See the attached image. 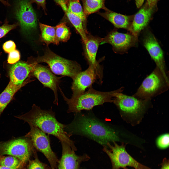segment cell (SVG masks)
<instances>
[{"instance_id": "32", "label": "cell", "mask_w": 169, "mask_h": 169, "mask_svg": "<svg viewBox=\"0 0 169 169\" xmlns=\"http://www.w3.org/2000/svg\"><path fill=\"white\" fill-rule=\"evenodd\" d=\"M29 3L31 4L33 3H35L38 8L41 7L44 12H45L46 8V0H30Z\"/></svg>"}, {"instance_id": "31", "label": "cell", "mask_w": 169, "mask_h": 169, "mask_svg": "<svg viewBox=\"0 0 169 169\" xmlns=\"http://www.w3.org/2000/svg\"><path fill=\"white\" fill-rule=\"evenodd\" d=\"M3 47L5 52L9 54L15 50L16 45L13 41L9 40L4 43Z\"/></svg>"}, {"instance_id": "8", "label": "cell", "mask_w": 169, "mask_h": 169, "mask_svg": "<svg viewBox=\"0 0 169 169\" xmlns=\"http://www.w3.org/2000/svg\"><path fill=\"white\" fill-rule=\"evenodd\" d=\"M34 148L30 139L25 137L0 142V155L15 157L23 165L29 159Z\"/></svg>"}, {"instance_id": "30", "label": "cell", "mask_w": 169, "mask_h": 169, "mask_svg": "<svg viewBox=\"0 0 169 169\" xmlns=\"http://www.w3.org/2000/svg\"><path fill=\"white\" fill-rule=\"evenodd\" d=\"M20 58L19 51L17 50H15L9 53L7 60L8 62L10 64H14L18 61Z\"/></svg>"}, {"instance_id": "12", "label": "cell", "mask_w": 169, "mask_h": 169, "mask_svg": "<svg viewBox=\"0 0 169 169\" xmlns=\"http://www.w3.org/2000/svg\"><path fill=\"white\" fill-rule=\"evenodd\" d=\"M33 69L29 75L37 78L45 87L51 89L54 92V103L58 104V88L62 77H58L54 74L46 66L31 61Z\"/></svg>"}, {"instance_id": "7", "label": "cell", "mask_w": 169, "mask_h": 169, "mask_svg": "<svg viewBox=\"0 0 169 169\" xmlns=\"http://www.w3.org/2000/svg\"><path fill=\"white\" fill-rule=\"evenodd\" d=\"M113 142V145L108 143L107 146H103V149L110 159L112 169H120L127 166L135 169H152L139 163L132 157L127 151L124 143H122L119 145L116 142Z\"/></svg>"}, {"instance_id": "34", "label": "cell", "mask_w": 169, "mask_h": 169, "mask_svg": "<svg viewBox=\"0 0 169 169\" xmlns=\"http://www.w3.org/2000/svg\"><path fill=\"white\" fill-rule=\"evenodd\" d=\"M161 167L160 169H169V160L166 158H164L161 164Z\"/></svg>"}, {"instance_id": "3", "label": "cell", "mask_w": 169, "mask_h": 169, "mask_svg": "<svg viewBox=\"0 0 169 169\" xmlns=\"http://www.w3.org/2000/svg\"><path fill=\"white\" fill-rule=\"evenodd\" d=\"M61 93L68 105V113H80L83 110H90L96 106L106 103H112L116 90L102 92L96 90L92 86L79 96L69 99L65 96L60 88Z\"/></svg>"}, {"instance_id": "4", "label": "cell", "mask_w": 169, "mask_h": 169, "mask_svg": "<svg viewBox=\"0 0 169 169\" xmlns=\"http://www.w3.org/2000/svg\"><path fill=\"white\" fill-rule=\"evenodd\" d=\"M123 91L122 87L116 90L112 102L122 116L131 119H138L148 107L150 100L139 99L123 94Z\"/></svg>"}, {"instance_id": "25", "label": "cell", "mask_w": 169, "mask_h": 169, "mask_svg": "<svg viewBox=\"0 0 169 169\" xmlns=\"http://www.w3.org/2000/svg\"><path fill=\"white\" fill-rule=\"evenodd\" d=\"M56 27V37L58 42L67 41L69 38L71 33L66 23H61Z\"/></svg>"}, {"instance_id": "38", "label": "cell", "mask_w": 169, "mask_h": 169, "mask_svg": "<svg viewBox=\"0 0 169 169\" xmlns=\"http://www.w3.org/2000/svg\"><path fill=\"white\" fill-rule=\"evenodd\" d=\"M46 169H51V168L48 167L47 165H46Z\"/></svg>"}, {"instance_id": "20", "label": "cell", "mask_w": 169, "mask_h": 169, "mask_svg": "<svg viewBox=\"0 0 169 169\" xmlns=\"http://www.w3.org/2000/svg\"><path fill=\"white\" fill-rule=\"evenodd\" d=\"M54 1L62 8L69 20L80 35L83 42L85 43L87 40L88 34L84 28V23L83 20L68 10L64 0H54Z\"/></svg>"}, {"instance_id": "24", "label": "cell", "mask_w": 169, "mask_h": 169, "mask_svg": "<svg viewBox=\"0 0 169 169\" xmlns=\"http://www.w3.org/2000/svg\"><path fill=\"white\" fill-rule=\"evenodd\" d=\"M68 10L70 12L80 17L85 23L87 16L80 3V0H64Z\"/></svg>"}, {"instance_id": "5", "label": "cell", "mask_w": 169, "mask_h": 169, "mask_svg": "<svg viewBox=\"0 0 169 169\" xmlns=\"http://www.w3.org/2000/svg\"><path fill=\"white\" fill-rule=\"evenodd\" d=\"M34 61L38 63H45L54 74L68 76L72 79L82 71L81 66L76 61L63 58L49 50Z\"/></svg>"}, {"instance_id": "16", "label": "cell", "mask_w": 169, "mask_h": 169, "mask_svg": "<svg viewBox=\"0 0 169 169\" xmlns=\"http://www.w3.org/2000/svg\"><path fill=\"white\" fill-rule=\"evenodd\" d=\"M156 9V8L149 7L146 3L134 15L129 31L138 37L141 31L148 25Z\"/></svg>"}, {"instance_id": "11", "label": "cell", "mask_w": 169, "mask_h": 169, "mask_svg": "<svg viewBox=\"0 0 169 169\" xmlns=\"http://www.w3.org/2000/svg\"><path fill=\"white\" fill-rule=\"evenodd\" d=\"M137 37L130 32L123 33L114 30L102 38L100 44H109L112 46L114 52L122 54L127 52L131 47L136 45Z\"/></svg>"}, {"instance_id": "2", "label": "cell", "mask_w": 169, "mask_h": 169, "mask_svg": "<svg viewBox=\"0 0 169 169\" xmlns=\"http://www.w3.org/2000/svg\"><path fill=\"white\" fill-rule=\"evenodd\" d=\"M15 117L29 125L36 127L45 133L55 136L61 142L67 143L73 150L77 151L74 142L70 138V136L65 130V125L57 120L51 109L43 110L34 104L29 112Z\"/></svg>"}, {"instance_id": "13", "label": "cell", "mask_w": 169, "mask_h": 169, "mask_svg": "<svg viewBox=\"0 0 169 169\" xmlns=\"http://www.w3.org/2000/svg\"><path fill=\"white\" fill-rule=\"evenodd\" d=\"M71 89L72 96L80 95L85 91L87 88L92 86L97 80L100 83L101 79L96 69L93 66L89 65L88 68L81 71L72 79Z\"/></svg>"}, {"instance_id": "37", "label": "cell", "mask_w": 169, "mask_h": 169, "mask_svg": "<svg viewBox=\"0 0 169 169\" xmlns=\"http://www.w3.org/2000/svg\"><path fill=\"white\" fill-rule=\"evenodd\" d=\"M0 169H12L4 166L0 165Z\"/></svg>"}, {"instance_id": "22", "label": "cell", "mask_w": 169, "mask_h": 169, "mask_svg": "<svg viewBox=\"0 0 169 169\" xmlns=\"http://www.w3.org/2000/svg\"><path fill=\"white\" fill-rule=\"evenodd\" d=\"M41 40L48 45L51 43L58 44L56 35V27L39 23Z\"/></svg>"}, {"instance_id": "39", "label": "cell", "mask_w": 169, "mask_h": 169, "mask_svg": "<svg viewBox=\"0 0 169 169\" xmlns=\"http://www.w3.org/2000/svg\"><path fill=\"white\" fill-rule=\"evenodd\" d=\"M123 169H128L127 167L124 168H123Z\"/></svg>"}, {"instance_id": "14", "label": "cell", "mask_w": 169, "mask_h": 169, "mask_svg": "<svg viewBox=\"0 0 169 169\" xmlns=\"http://www.w3.org/2000/svg\"><path fill=\"white\" fill-rule=\"evenodd\" d=\"M145 32L143 40L144 46L155 63L156 67L160 70L166 79L169 81L163 51L152 33L148 30Z\"/></svg>"}, {"instance_id": "19", "label": "cell", "mask_w": 169, "mask_h": 169, "mask_svg": "<svg viewBox=\"0 0 169 169\" xmlns=\"http://www.w3.org/2000/svg\"><path fill=\"white\" fill-rule=\"evenodd\" d=\"M103 12L98 14L109 21L117 28H123L129 31L134 15H127L115 12L106 8Z\"/></svg>"}, {"instance_id": "10", "label": "cell", "mask_w": 169, "mask_h": 169, "mask_svg": "<svg viewBox=\"0 0 169 169\" xmlns=\"http://www.w3.org/2000/svg\"><path fill=\"white\" fill-rule=\"evenodd\" d=\"M28 0H16L14 7L15 17L22 31L27 32L35 29L37 25L36 14Z\"/></svg>"}, {"instance_id": "23", "label": "cell", "mask_w": 169, "mask_h": 169, "mask_svg": "<svg viewBox=\"0 0 169 169\" xmlns=\"http://www.w3.org/2000/svg\"><path fill=\"white\" fill-rule=\"evenodd\" d=\"M105 0H82L85 15L87 17L101 9L105 10L106 8L105 5Z\"/></svg>"}, {"instance_id": "40", "label": "cell", "mask_w": 169, "mask_h": 169, "mask_svg": "<svg viewBox=\"0 0 169 169\" xmlns=\"http://www.w3.org/2000/svg\"><path fill=\"white\" fill-rule=\"evenodd\" d=\"M1 54V53H0V55Z\"/></svg>"}, {"instance_id": "33", "label": "cell", "mask_w": 169, "mask_h": 169, "mask_svg": "<svg viewBox=\"0 0 169 169\" xmlns=\"http://www.w3.org/2000/svg\"><path fill=\"white\" fill-rule=\"evenodd\" d=\"M158 0H147L146 3L149 7L151 8H156L157 3Z\"/></svg>"}, {"instance_id": "6", "label": "cell", "mask_w": 169, "mask_h": 169, "mask_svg": "<svg viewBox=\"0 0 169 169\" xmlns=\"http://www.w3.org/2000/svg\"><path fill=\"white\" fill-rule=\"evenodd\" d=\"M169 81L157 67L144 80L133 96L141 100H151L167 91Z\"/></svg>"}, {"instance_id": "35", "label": "cell", "mask_w": 169, "mask_h": 169, "mask_svg": "<svg viewBox=\"0 0 169 169\" xmlns=\"http://www.w3.org/2000/svg\"><path fill=\"white\" fill-rule=\"evenodd\" d=\"M135 0L137 7L139 8L142 5L144 0Z\"/></svg>"}, {"instance_id": "21", "label": "cell", "mask_w": 169, "mask_h": 169, "mask_svg": "<svg viewBox=\"0 0 169 169\" xmlns=\"http://www.w3.org/2000/svg\"><path fill=\"white\" fill-rule=\"evenodd\" d=\"M30 81L29 79H28L26 80L22 84L16 85L10 81L5 89L0 94V116L15 93Z\"/></svg>"}, {"instance_id": "18", "label": "cell", "mask_w": 169, "mask_h": 169, "mask_svg": "<svg viewBox=\"0 0 169 169\" xmlns=\"http://www.w3.org/2000/svg\"><path fill=\"white\" fill-rule=\"evenodd\" d=\"M32 69L31 61H20L13 64L9 71L10 81L16 85L22 84L29 75Z\"/></svg>"}, {"instance_id": "28", "label": "cell", "mask_w": 169, "mask_h": 169, "mask_svg": "<svg viewBox=\"0 0 169 169\" xmlns=\"http://www.w3.org/2000/svg\"><path fill=\"white\" fill-rule=\"evenodd\" d=\"M169 137L168 134H163L159 136L156 141V144L160 149H164L167 148L169 146Z\"/></svg>"}, {"instance_id": "17", "label": "cell", "mask_w": 169, "mask_h": 169, "mask_svg": "<svg viewBox=\"0 0 169 169\" xmlns=\"http://www.w3.org/2000/svg\"><path fill=\"white\" fill-rule=\"evenodd\" d=\"M102 38L89 34L84 45V55L89 65L93 66L100 75H103V69L97 61L96 57Z\"/></svg>"}, {"instance_id": "29", "label": "cell", "mask_w": 169, "mask_h": 169, "mask_svg": "<svg viewBox=\"0 0 169 169\" xmlns=\"http://www.w3.org/2000/svg\"><path fill=\"white\" fill-rule=\"evenodd\" d=\"M18 24V23H17L9 25L6 23L0 27V38L4 36L10 31L16 28Z\"/></svg>"}, {"instance_id": "27", "label": "cell", "mask_w": 169, "mask_h": 169, "mask_svg": "<svg viewBox=\"0 0 169 169\" xmlns=\"http://www.w3.org/2000/svg\"><path fill=\"white\" fill-rule=\"evenodd\" d=\"M33 153L35 156V159L29 161L28 169H46V165L39 160L35 149L34 150Z\"/></svg>"}, {"instance_id": "9", "label": "cell", "mask_w": 169, "mask_h": 169, "mask_svg": "<svg viewBox=\"0 0 169 169\" xmlns=\"http://www.w3.org/2000/svg\"><path fill=\"white\" fill-rule=\"evenodd\" d=\"M30 129L25 135L29 138L34 148L42 153L48 160L51 169H57L59 160L51 148L48 135L36 127L29 125Z\"/></svg>"}, {"instance_id": "15", "label": "cell", "mask_w": 169, "mask_h": 169, "mask_svg": "<svg viewBox=\"0 0 169 169\" xmlns=\"http://www.w3.org/2000/svg\"><path fill=\"white\" fill-rule=\"evenodd\" d=\"M61 142L62 154L58 163V169H79L81 162L90 159L86 154L81 156L77 155L68 144L64 142Z\"/></svg>"}, {"instance_id": "1", "label": "cell", "mask_w": 169, "mask_h": 169, "mask_svg": "<svg viewBox=\"0 0 169 169\" xmlns=\"http://www.w3.org/2000/svg\"><path fill=\"white\" fill-rule=\"evenodd\" d=\"M76 114L73 121L65 125V130L70 136L74 134L86 136L103 146L119 140L117 133L109 126L93 117L80 113Z\"/></svg>"}, {"instance_id": "36", "label": "cell", "mask_w": 169, "mask_h": 169, "mask_svg": "<svg viewBox=\"0 0 169 169\" xmlns=\"http://www.w3.org/2000/svg\"><path fill=\"white\" fill-rule=\"evenodd\" d=\"M0 1L5 5L7 6L9 5L8 2L4 0H0Z\"/></svg>"}, {"instance_id": "26", "label": "cell", "mask_w": 169, "mask_h": 169, "mask_svg": "<svg viewBox=\"0 0 169 169\" xmlns=\"http://www.w3.org/2000/svg\"><path fill=\"white\" fill-rule=\"evenodd\" d=\"M23 164L18 158L13 156H5L0 155V165L18 169Z\"/></svg>"}]
</instances>
